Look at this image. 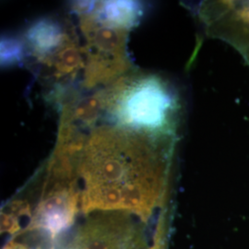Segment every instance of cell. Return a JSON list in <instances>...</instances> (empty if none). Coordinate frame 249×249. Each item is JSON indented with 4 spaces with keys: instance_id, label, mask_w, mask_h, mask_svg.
I'll list each match as a JSON object with an SVG mask.
<instances>
[{
    "instance_id": "cell-4",
    "label": "cell",
    "mask_w": 249,
    "mask_h": 249,
    "mask_svg": "<svg viewBox=\"0 0 249 249\" xmlns=\"http://www.w3.org/2000/svg\"><path fill=\"white\" fill-rule=\"evenodd\" d=\"M199 18L207 35L231 45L249 66V1H209Z\"/></svg>"
},
{
    "instance_id": "cell-3",
    "label": "cell",
    "mask_w": 249,
    "mask_h": 249,
    "mask_svg": "<svg viewBox=\"0 0 249 249\" xmlns=\"http://www.w3.org/2000/svg\"><path fill=\"white\" fill-rule=\"evenodd\" d=\"M143 233L128 213L94 212L79 228L71 249H145Z\"/></svg>"
},
{
    "instance_id": "cell-6",
    "label": "cell",
    "mask_w": 249,
    "mask_h": 249,
    "mask_svg": "<svg viewBox=\"0 0 249 249\" xmlns=\"http://www.w3.org/2000/svg\"><path fill=\"white\" fill-rule=\"evenodd\" d=\"M71 41L62 24L54 18H41L28 29L26 43L34 55L49 64Z\"/></svg>"
},
{
    "instance_id": "cell-2",
    "label": "cell",
    "mask_w": 249,
    "mask_h": 249,
    "mask_svg": "<svg viewBox=\"0 0 249 249\" xmlns=\"http://www.w3.org/2000/svg\"><path fill=\"white\" fill-rule=\"evenodd\" d=\"M102 101L116 125L151 135H176L178 100L157 76L118 80Z\"/></svg>"
},
{
    "instance_id": "cell-1",
    "label": "cell",
    "mask_w": 249,
    "mask_h": 249,
    "mask_svg": "<svg viewBox=\"0 0 249 249\" xmlns=\"http://www.w3.org/2000/svg\"><path fill=\"white\" fill-rule=\"evenodd\" d=\"M175 144L176 135L119 125L93 130L77 165L83 212H124L145 220L163 196Z\"/></svg>"
},
{
    "instance_id": "cell-5",
    "label": "cell",
    "mask_w": 249,
    "mask_h": 249,
    "mask_svg": "<svg viewBox=\"0 0 249 249\" xmlns=\"http://www.w3.org/2000/svg\"><path fill=\"white\" fill-rule=\"evenodd\" d=\"M77 4L76 12L106 26L128 32L142 16V5L136 1H101Z\"/></svg>"
},
{
    "instance_id": "cell-7",
    "label": "cell",
    "mask_w": 249,
    "mask_h": 249,
    "mask_svg": "<svg viewBox=\"0 0 249 249\" xmlns=\"http://www.w3.org/2000/svg\"><path fill=\"white\" fill-rule=\"evenodd\" d=\"M24 45L15 38L4 37L1 41V63L4 66H11L22 62L24 57Z\"/></svg>"
}]
</instances>
